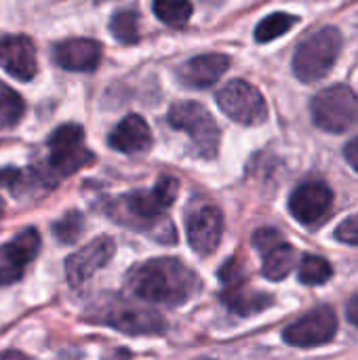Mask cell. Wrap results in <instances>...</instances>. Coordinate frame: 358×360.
<instances>
[{
	"instance_id": "44dd1931",
	"label": "cell",
	"mask_w": 358,
	"mask_h": 360,
	"mask_svg": "<svg viewBox=\"0 0 358 360\" xmlns=\"http://www.w3.org/2000/svg\"><path fill=\"white\" fill-rule=\"evenodd\" d=\"M295 23H298V17L295 15L272 13V15L264 17L257 23V27H255V40L257 42H272V40L281 38L285 32H289Z\"/></svg>"
},
{
	"instance_id": "277c9868",
	"label": "cell",
	"mask_w": 358,
	"mask_h": 360,
	"mask_svg": "<svg viewBox=\"0 0 358 360\" xmlns=\"http://www.w3.org/2000/svg\"><path fill=\"white\" fill-rule=\"evenodd\" d=\"M312 120L327 133H346L358 124V95L346 84H333L312 97Z\"/></svg>"
},
{
	"instance_id": "2e32d148",
	"label": "cell",
	"mask_w": 358,
	"mask_h": 360,
	"mask_svg": "<svg viewBox=\"0 0 358 360\" xmlns=\"http://www.w3.org/2000/svg\"><path fill=\"white\" fill-rule=\"evenodd\" d=\"M0 68L15 80H32L38 72L34 42L21 34L0 38Z\"/></svg>"
},
{
	"instance_id": "4316f807",
	"label": "cell",
	"mask_w": 358,
	"mask_h": 360,
	"mask_svg": "<svg viewBox=\"0 0 358 360\" xmlns=\"http://www.w3.org/2000/svg\"><path fill=\"white\" fill-rule=\"evenodd\" d=\"M344 156H346V160H348V165L354 169L358 173V137H354L352 141H348L346 143V148H344Z\"/></svg>"
},
{
	"instance_id": "8992f818",
	"label": "cell",
	"mask_w": 358,
	"mask_h": 360,
	"mask_svg": "<svg viewBox=\"0 0 358 360\" xmlns=\"http://www.w3.org/2000/svg\"><path fill=\"white\" fill-rule=\"evenodd\" d=\"M167 120L173 129L184 131L192 139L198 156L213 158L219 148V129L213 116L198 101H177L169 108Z\"/></svg>"
},
{
	"instance_id": "30bf717a",
	"label": "cell",
	"mask_w": 358,
	"mask_h": 360,
	"mask_svg": "<svg viewBox=\"0 0 358 360\" xmlns=\"http://www.w3.org/2000/svg\"><path fill=\"white\" fill-rule=\"evenodd\" d=\"M101 323L127 335H162L167 321L152 310L137 308L127 302H114L101 310Z\"/></svg>"
},
{
	"instance_id": "d6986e66",
	"label": "cell",
	"mask_w": 358,
	"mask_h": 360,
	"mask_svg": "<svg viewBox=\"0 0 358 360\" xmlns=\"http://www.w3.org/2000/svg\"><path fill=\"white\" fill-rule=\"evenodd\" d=\"M110 148L122 154H139L152 148V131L139 114L122 118L108 137Z\"/></svg>"
},
{
	"instance_id": "7a4b0ae2",
	"label": "cell",
	"mask_w": 358,
	"mask_h": 360,
	"mask_svg": "<svg viewBox=\"0 0 358 360\" xmlns=\"http://www.w3.org/2000/svg\"><path fill=\"white\" fill-rule=\"evenodd\" d=\"M179 192V181L175 177H160L152 190L129 192L110 207V215L116 221L129 224L133 228H150L162 219L167 209L175 202Z\"/></svg>"
},
{
	"instance_id": "9a60e30c",
	"label": "cell",
	"mask_w": 358,
	"mask_h": 360,
	"mask_svg": "<svg viewBox=\"0 0 358 360\" xmlns=\"http://www.w3.org/2000/svg\"><path fill=\"white\" fill-rule=\"evenodd\" d=\"M116 245L110 236H99L72 253L65 259V276L70 287H82L97 270L108 266V262L114 257Z\"/></svg>"
},
{
	"instance_id": "ffe728a7",
	"label": "cell",
	"mask_w": 358,
	"mask_h": 360,
	"mask_svg": "<svg viewBox=\"0 0 358 360\" xmlns=\"http://www.w3.org/2000/svg\"><path fill=\"white\" fill-rule=\"evenodd\" d=\"M152 11L162 23L171 27H184L194 8L190 0H152Z\"/></svg>"
},
{
	"instance_id": "484cf974",
	"label": "cell",
	"mask_w": 358,
	"mask_h": 360,
	"mask_svg": "<svg viewBox=\"0 0 358 360\" xmlns=\"http://www.w3.org/2000/svg\"><path fill=\"white\" fill-rule=\"evenodd\" d=\"M335 238L346 243V245H352L358 247V215H352L348 219H344L338 230H335Z\"/></svg>"
},
{
	"instance_id": "3957f363",
	"label": "cell",
	"mask_w": 358,
	"mask_h": 360,
	"mask_svg": "<svg viewBox=\"0 0 358 360\" xmlns=\"http://www.w3.org/2000/svg\"><path fill=\"white\" fill-rule=\"evenodd\" d=\"M342 51V34L338 27H323L300 42L293 55V74L302 82L323 80L335 65Z\"/></svg>"
},
{
	"instance_id": "5bb4252c",
	"label": "cell",
	"mask_w": 358,
	"mask_h": 360,
	"mask_svg": "<svg viewBox=\"0 0 358 360\" xmlns=\"http://www.w3.org/2000/svg\"><path fill=\"white\" fill-rule=\"evenodd\" d=\"M186 234L190 247L198 255H211L219 247L224 234V215L213 205L196 207L186 217Z\"/></svg>"
},
{
	"instance_id": "ba28073f",
	"label": "cell",
	"mask_w": 358,
	"mask_h": 360,
	"mask_svg": "<svg viewBox=\"0 0 358 360\" xmlns=\"http://www.w3.org/2000/svg\"><path fill=\"white\" fill-rule=\"evenodd\" d=\"M219 281L224 283V291L219 300L234 314H243V316L257 314L268 306H272L274 302L270 295L249 289L247 276L238 259H228V264L219 270Z\"/></svg>"
},
{
	"instance_id": "52a82bcc",
	"label": "cell",
	"mask_w": 358,
	"mask_h": 360,
	"mask_svg": "<svg viewBox=\"0 0 358 360\" xmlns=\"http://www.w3.org/2000/svg\"><path fill=\"white\" fill-rule=\"evenodd\" d=\"M217 105L230 120L247 127L262 124L268 118V105L264 95L247 80L236 78L224 84L217 91Z\"/></svg>"
},
{
	"instance_id": "e0dca14e",
	"label": "cell",
	"mask_w": 358,
	"mask_h": 360,
	"mask_svg": "<svg viewBox=\"0 0 358 360\" xmlns=\"http://www.w3.org/2000/svg\"><path fill=\"white\" fill-rule=\"evenodd\" d=\"M53 61L70 72H93L101 61V44L91 38H68L53 46Z\"/></svg>"
},
{
	"instance_id": "cb8c5ba5",
	"label": "cell",
	"mask_w": 358,
	"mask_h": 360,
	"mask_svg": "<svg viewBox=\"0 0 358 360\" xmlns=\"http://www.w3.org/2000/svg\"><path fill=\"white\" fill-rule=\"evenodd\" d=\"M23 112H25L23 99L13 89L0 82V131L15 127L21 120Z\"/></svg>"
},
{
	"instance_id": "7c38bea8",
	"label": "cell",
	"mask_w": 358,
	"mask_h": 360,
	"mask_svg": "<svg viewBox=\"0 0 358 360\" xmlns=\"http://www.w3.org/2000/svg\"><path fill=\"white\" fill-rule=\"evenodd\" d=\"M40 251V234L34 228L19 232L13 240L0 245V287L17 283L30 262Z\"/></svg>"
},
{
	"instance_id": "d4e9b609",
	"label": "cell",
	"mask_w": 358,
	"mask_h": 360,
	"mask_svg": "<svg viewBox=\"0 0 358 360\" xmlns=\"http://www.w3.org/2000/svg\"><path fill=\"white\" fill-rule=\"evenodd\" d=\"M82 228H84V217L82 213L78 211H70L65 213L59 221L53 224V234L59 243H65V245H72L78 240V236L82 234Z\"/></svg>"
},
{
	"instance_id": "603a6c76",
	"label": "cell",
	"mask_w": 358,
	"mask_h": 360,
	"mask_svg": "<svg viewBox=\"0 0 358 360\" xmlns=\"http://www.w3.org/2000/svg\"><path fill=\"white\" fill-rule=\"evenodd\" d=\"M333 270L329 266V262L325 257H319V255H306L302 262H300V270H298V276H300V283L302 285H310V287H317V285H325L329 278H331Z\"/></svg>"
},
{
	"instance_id": "9c48e42d",
	"label": "cell",
	"mask_w": 358,
	"mask_h": 360,
	"mask_svg": "<svg viewBox=\"0 0 358 360\" xmlns=\"http://www.w3.org/2000/svg\"><path fill=\"white\" fill-rule=\"evenodd\" d=\"M335 335H338V314L329 306L312 310L310 314L287 325L283 331V340L295 348H317L329 344Z\"/></svg>"
},
{
	"instance_id": "4fadbf2b",
	"label": "cell",
	"mask_w": 358,
	"mask_h": 360,
	"mask_svg": "<svg viewBox=\"0 0 358 360\" xmlns=\"http://www.w3.org/2000/svg\"><path fill=\"white\" fill-rule=\"evenodd\" d=\"M333 207V192L325 181H306L300 184L291 198L289 211L304 226H317L323 221Z\"/></svg>"
},
{
	"instance_id": "7402d4cb",
	"label": "cell",
	"mask_w": 358,
	"mask_h": 360,
	"mask_svg": "<svg viewBox=\"0 0 358 360\" xmlns=\"http://www.w3.org/2000/svg\"><path fill=\"white\" fill-rule=\"evenodd\" d=\"M110 32L120 44H135L139 40V17L135 11H116L110 19Z\"/></svg>"
},
{
	"instance_id": "8fae6325",
	"label": "cell",
	"mask_w": 358,
	"mask_h": 360,
	"mask_svg": "<svg viewBox=\"0 0 358 360\" xmlns=\"http://www.w3.org/2000/svg\"><path fill=\"white\" fill-rule=\"evenodd\" d=\"M253 247L262 255V274L268 281H283L295 266V249L274 228H262L253 234Z\"/></svg>"
},
{
	"instance_id": "f1b7e54d",
	"label": "cell",
	"mask_w": 358,
	"mask_h": 360,
	"mask_svg": "<svg viewBox=\"0 0 358 360\" xmlns=\"http://www.w3.org/2000/svg\"><path fill=\"white\" fill-rule=\"evenodd\" d=\"M0 360H32L30 356H25L23 352H19V350H8V352H4Z\"/></svg>"
},
{
	"instance_id": "f546056e",
	"label": "cell",
	"mask_w": 358,
	"mask_h": 360,
	"mask_svg": "<svg viewBox=\"0 0 358 360\" xmlns=\"http://www.w3.org/2000/svg\"><path fill=\"white\" fill-rule=\"evenodd\" d=\"M196 360H213V359H196Z\"/></svg>"
},
{
	"instance_id": "6da1fadb",
	"label": "cell",
	"mask_w": 358,
	"mask_h": 360,
	"mask_svg": "<svg viewBox=\"0 0 358 360\" xmlns=\"http://www.w3.org/2000/svg\"><path fill=\"white\" fill-rule=\"evenodd\" d=\"M129 291L150 304L181 306L200 291V281L194 270L175 257L148 259L127 274Z\"/></svg>"
},
{
	"instance_id": "83f0119b",
	"label": "cell",
	"mask_w": 358,
	"mask_h": 360,
	"mask_svg": "<svg viewBox=\"0 0 358 360\" xmlns=\"http://www.w3.org/2000/svg\"><path fill=\"white\" fill-rule=\"evenodd\" d=\"M346 319H348L354 327H358V295L357 297H352V300L346 304Z\"/></svg>"
},
{
	"instance_id": "ac0fdd59",
	"label": "cell",
	"mask_w": 358,
	"mask_h": 360,
	"mask_svg": "<svg viewBox=\"0 0 358 360\" xmlns=\"http://www.w3.org/2000/svg\"><path fill=\"white\" fill-rule=\"evenodd\" d=\"M228 68H230V57L228 55H222V53L198 55V57H192L190 61H186L179 68L177 78H179V82L184 86L209 89V86L219 82V78L226 74Z\"/></svg>"
},
{
	"instance_id": "5b68a950",
	"label": "cell",
	"mask_w": 358,
	"mask_h": 360,
	"mask_svg": "<svg viewBox=\"0 0 358 360\" xmlns=\"http://www.w3.org/2000/svg\"><path fill=\"white\" fill-rule=\"evenodd\" d=\"M49 160L46 175L55 179H63L91 165L95 156L84 148V131L80 124H63L55 129L49 137Z\"/></svg>"
}]
</instances>
